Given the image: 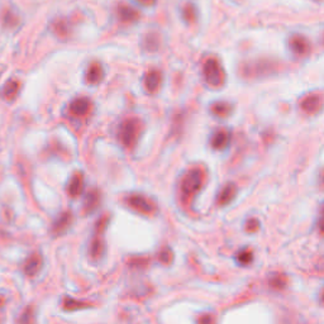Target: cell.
<instances>
[{"label": "cell", "mask_w": 324, "mask_h": 324, "mask_svg": "<svg viewBox=\"0 0 324 324\" xmlns=\"http://www.w3.org/2000/svg\"><path fill=\"white\" fill-rule=\"evenodd\" d=\"M84 189V176L81 172H76L71 178L70 183L68 185V193L71 198H77L80 194L83 193Z\"/></svg>", "instance_id": "11"}, {"label": "cell", "mask_w": 324, "mask_h": 324, "mask_svg": "<svg viewBox=\"0 0 324 324\" xmlns=\"http://www.w3.org/2000/svg\"><path fill=\"white\" fill-rule=\"evenodd\" d=\"M204 77L205 81L210 86H213V88H219V86L223 85L226 75H224L223 69H222L217 58L211 57L205 61Z\"/></svg>", "instance_id": "3"}, {"label": "cell", "mask_w": 324, "mask_h": 324, "mask_svg": "<svg viewBox=\"0 0 324 324\" xmlns=\"http://www.w3.org/2000/svg\"><path fill=\"white\" fill-rule=\"evenodd\" d=\"M260 228V222L256 218H251V219L248 220L247 224H246V230L248 232H256L257 230Z\"/></svg>", "instance_id": "29"}, {"label": "cell", "mask_w": 324, "mask_h": 324, "mask_svg": "<svg viewBox=\"0 0 324 324\" xmlns=\"http://www.w3.org/2000/svg\"><path fill=\"white\" fill-rule=\"evenodd\" d=\"M213 323H214V321H213V317L209 314L203 315L202 318L199 319V324H213Z\"/></svg>", "instance_id": "31"}, {"label": "cell", "mask_w": 324, "mask_h": 324, "mask_svg": "<svg viewBox=\"0 0 324 324\" xmlns=\"http://www.w3.org/2000/svg\"><path fill=\"white\" fill-rule=\"evenodd\" d=\"M274 66H275V65L269 61H255L251 62L250 65L246 64L245 66H242V70H243V73H245L246 76L254 77L255 75V77H256L257 71H260V72H258V76H263V75H266V73H271L272 70H274Z\"/></svg>", "instance_id": "5"}, {"label": "cell", "mask_w": 324, "mask_h": 324, "mask_svg": "<svg viewBox=\"0 0 324 324\" xmlns=\"http://www.w3.org/2000/svg\"><path fill=\"white\" fill-rule=\"evenodd\" d=\"M103 68L99 62H93L92 65L88 69V72H86V80L89 84H99L103 80Z\"/></svg>", "instance_id": "17"}, {"label": "cell", "mask_w": 324, "mask_h": 324, "mask_svg": "<svg viewBox=\"0 0 324 324\" xmlns=\"http://www.w3.org/2000/svg\"><path fill=\"white\" fill-rule=\"evenodd\" d=\"M203 183H204V172L202 168H190L189 171L184 175L180 184V195L184 202H189L190 199L202 189Z\"/></svg>", "instance_id": "1"}, {"label": "cell", "mask_w": 324, "mask_h": 324, "mask_svg": "<svg viewBox=\"0 0 324 324\" xmlns=\"http://www.w3.org/2000/svg\"><path fill=\"white\" fill-rule=\"evenodd\" d=\"M270 285H271L274 289H284L285 285H286V280H285V276L278 275V274H275V275L270 278Z\"/></svg>", "instance_id": "24"}, {"label": "cell", "mask_w": 324, "mask_h": 324, "mask_svg": "<svg viewBox=\"0 0 324 324\" xmlns=\"http://www.w3.org/2000/svg\"><path fill=\"white\" fill-rule=\"evenodd\" d=\"M70 113L76 116H84L90 110V101L86 98L75 99L70 104Z\"/></svg>", "instance_id": "13"}, {"label": "cell", "mask_w": 324, "mask_h": 324, "mask_svg": "<svg viewBox=\"0 0 324 324\" xmlns=\"http://www.w3.org/2000/svg\"><path fill=\"white\" fill-rule=\"evenodd\" d=\"M72 219L73 217L71 211H64L62 214L58 215V218L52 224V234L56 237L65 234L72 224Z\"/></svg>", "instance_id": "6"}, {"label": "cell", "mask_w": 324, "mask_h": 324, "mask_svg": "<svg viewBox=\"0 0 324 324\" xmlns=\"http://www.w3.org/2000/svg\"><path fill=\"white\" fill-rule=\"evenodd\" d=\"M52 31L60 38H66L69 34V27L68 23L64 19H57L52 23Z\"/></svg>", "instance_id": "21"}, {"label": "cell", "mask_w": 324, "mask_h": 324, "mask_svg": "<svg viewBox=\"0 0 324 324\" xmlns=\"http://www.w3.org/2000/svg\"><path fill=\"white\" fill-rule=\"evenodd\" d=\"M237 260L241 265H248V263H251L252 260H254V254H252L250 250H243L238 254L237 256Z\"/></svg>", "instance_id": "25"}, {"label": "cell", "mask_w": 324, "mask_h": 324, "mask_svg": "<svg viewBox=\"0 0 324 324\" xmlns=\"http://www.w3.org/2000/svg\"><path fill=\"white\" fill-rule=\"evenodd\" d=\"M126 203L128 204L129 208L138 211V213H142V214H153L156 211L155 203L144 195H139V194H132V195L127 196Z\"/></svg>", "instance_id": "4"}, {"label": "cell", "mask_w": 324, "mask_h": 324, "mask_svg": "<svg viewBox=\"0 0 324 324\" xmlns=\"http://www.w3.org/2000/svg\"><path fill=\"white\" fill-rule=\"evenodd\" d=\"M160 260H161L163 263L171 262L172 254H171V251H170V248H165V250H162L161 254H160Z\"/></svg>", "instance_id": "30"}, {"label": "cell", "mask_w": 324, "mask_h": 324, "mask_svg": "<svg viewBox=\"0 0 324 324\" xmlns=\"http://www.w3.org/2000/svg\"><path fill=\"white\" fill-rule=\"evenodd\" d=\"M142 131V123L138 118H128L120 124L118 131V138L122 142L123 146L127 148L135 147L139 133Z\"/></svg>", "instance_id": "2"}, {"label": "cell", "mask_w": 324, "mask_h": 324, "mask_svg": "<svg viewBox=\"0 0 324 324\" xmlns=\"http://www.w3.org/2000/svg\"><path fill=\"white\" fill-rule=\"evenodd\" d=\"M33 318H34L33 309L29 306V308L25 309L24 313L22 314L21 319H19V323L21 324H33Z\"/></svg>", "instance_id": "26"}, {"label": "cell", "mask_w": 324, "mask_h": 324, "mask_svg": "<svg viewBox=\"0 0 324 324\" xmlns=\"http://www.w3.org/2000/svg\"><path fill=\"white\" fill-rule=\"evenodd\" d=\"M231 142V133L226 129H219L218 132H215V135L213 136V139H211V147L214 150H224Z\"/></svg>", "instance_id": "14"}, {"label": "cell", "mask_w": 324, "mask_h": 324, "mask_svg": "<svg viewBox=\"0 0 324 324\" xmlns=\"http://www.w3.org/2000/svg\"><path fill=\"white\" fill-rule=\"evenodd\" d=\"M19 92V83L17 80H9L4 86V98L8 101H12L16 99L17 94Z\"/></svg>", "instance_id": "19"}, {"label": "cell", "mask_w": 324, "mask_h": 324, "mask_svg": "<svg viewBox=\"0 0 324 324\" xmlns=\"http://www.w3.org/2000/svg\"><path fill=\"white\" fill-rule=\"evenodd\" d=\"M318 1H321V0H318Z\"/></svg>", "instance_id": "34"}, {"label": "cell", "mask_w": 324, "mask_h": 324, "mask_svg": "<svg viewBox=\"0 0 324 324\" xmlns=\"http://www.w3.org/2000/svg\"><path fill=\"white\" fill-rule=\"evenodd\" d=\"M144 47L148 51H156L160 47V37L156 33H150L146 36V41H144Z\"/></svg>", "instance_id": "23"}, {"label": "cell", "mask_w": 324, "mask_h": 324, "mask_svg": "<svg viewBox=\"0 0 324 324\" xmlns=\"http://www.w3.org/2000/svg\"><path fill=\"white\" fill-rule=\"evenodd\" d=\"M184 18L186 19L187 22H194L196 18V12L194 5L191 4H186V6L184 8Z\"/></svg>", "instance_id": "27"}, {"label": "cell", "mask_w": 324, "mask_h": 324, "mask_svg": "<svg viewBox=\"0 0 324 324\" xmlns=\"http://www.w3.org/2000/svg\"><path fill=\"white\" fill-rule=\"evenodd\" d=\"M43 266V258L40 254H33L28 257L24 263V272L28 276H36Z\"/></svg>", "instance_id": "9"}, {"label": "cell", "mask_w": 324, "mask_h": 324, "mask_svg": "<svg viewBox=\"0 0 324 324\" xmlns=\"http://www.w3.org/2000/svg\"><path fill=\"white\" fill-rule=\"evenodd\" d=\"M211 112L218 116H228L232 112V105L228 103H214L211 105Z\"/></svg>", "instance_id": "22"}, {"label": "cell", "mask_w": 324, "mask_h": 324, "mask_svg": "<svg viewBox=\"0 0 324 324\" xmlns=\"http://www.w3.org/2000/svg\"><path fill=\"white\" fill-rule=\"evenodd\" d=\"M300 108L306 114H314L319 112L322 108V95L321 94H312L304 98L300 103Z\"/></svg>", "instance_id": "8"}, {"label": "cell", "mask_w": 324, "mask_h": 324, "mask_svg": "<svg viewBox=\"0 0 324 324\" xmlns=\"http://www.w3.org/2000/svg\"><path fill=\"white\" fill-rule=\"evenodd\" d=\"M289 46L294 53L299 56H306L310 51V43L308 42L305 37L295 34L289 40Z\"/></svg>", "instance_id": "7"}, {"label": "cell", "mask_w": 324, "mask_h": 324, "mask_svg": "<svg viewBox=\"0 0 324 324\" xmlns=\"http://www.w3.org/2000/svg\"><path fill=\"white\" fill-rule=\"evenodd\" d=\"M64 309H66V310H71V312H73V310H80V309H85V308H89L90 304L89 303H85V301H81V300H76L73 299V298H69L66 297L64 299Z\"/></svg>", "instance_id": "20"}, {"label": "cell", "mask_w": 324, "mask_h": 324, "mask_svg": "<svg viewBox=\"0 0 324 324\" xmlns=\"http://www.w3.org/2000/svg\"><path fill=\"white\" fill-rule=\"evenodd\" d=\"M108 223H109V217H108V215H103V217L96 222V226H95V232H96V234H101V233L104 232Z\"/></svg>", "instance_id": "28"}, {"label": "cell", "mask_w": 324, "mask_h": 324, "mask_svg": "<svg viewBox=\"0 0 324 324\" xmlns=\"http://www.w3.org/2000/svg\"><path fill=\"white\" fill-rule=\"evenodd\" d=\"M118 16H119V19L122 22H135L139 18V13L133 9L132 6L120 4L118 6Z\"/></svg>", "instance_id": "18"}, {"label": "cell", "mask_w": 324, "mask_h": 324, "mask_svg": "<svg viewBox=\"0 0 324 324\" xmlns=\"http://www.w3.org/2000/svg\"><path fill=\"white\" fill-rule=\"evenodd\" d=\"M235 194H237V187H235L234 184H227L226 186L222 189L219 195H218V205L230 204L233 199H234Z\"/></svg>", "instance_id": "16"}, {"label": "cell", "mask_w": 324, "mask_h": 324, "mask_svg": "<svg viewBox=\"0 0 324 324\" xmlns=\"http://www.w3.org/2000/svg\"><path fill=\"white\" fill-rule=\"evenodd\" d=\"M4 304H5V299H4V298L1 297V295H0V308H1V306H3Z\"/></svg>", "instance_id": "33"}, {"label": "cell", "mask_w": 324, "mask_h": 324, "mask_svg": "<svg viewBox=\"0 0 324 324\" xmlns=\"http://www.w3.org/2000/svg\"><path fill=\"white\" fill-rule=\"evenodd\" d=\"M161 72L159 70H151L150 72H147L146 79H144V85H146L147 92L155 93L159 90L160 85H161Z\"/></svg>", "instance_id": "15"}, {"label": "cell", "mask_w": 324, "mask_h": 324, "mask_svg": "<svg viewBox=\"0 0 324 324\" xmlns=\"http://www.w3.org/2000/svg\"><path fill=\"white\" fill-rule=\"evenodd\" d=\"M104 252H105L104 239L101 238L100 234H96L94 238H93L92 243H90V247H89L90 258L94 261L100 260L101 257H103V255H104Z\"/></svg>", "instance_id": "10"}, {"label": "cell", "mask_w": 324, "mask_h": 324, "mask_svg": "<svg viewBox=\"0 0 324 324\" xmlns=\"http://www.w3.org/2000/svg\"><path fill=\"white\" fill-rule=\"evenodd\" d=\"M138 1H139V3H141V4H143V5L150 6V5H153L156 0H138Z\"/></svg>", "instance_id": "32"}, {"label": "cell", "mask_w": 324, "mask_h": 324, "mask_svg": "<svg viewBox=\"0 0 324 324\" xmlns=\"http://www.w3.org/2000/svg\"><path fill=\"white\" fill-rule=\"evenodd\" d=\"M99 204H100V193L98 190H92L88 193L84 202V214H90L93 211L98 209Z\"/></svg>", "instance_id": "12"}]
</instances>
